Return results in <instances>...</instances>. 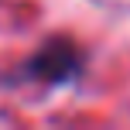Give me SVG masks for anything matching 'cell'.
<instances>
[{
    "instance_id": "obj_1",
    "label": "cell",
    "mask_w": 130,
    "mask_h": 130,
    "mask_svg": "<svg viewBox=\"0 0 130 130\" xmlns=\"http://www.w3.org/2000/svg\"><path fill=\"white\" fill-rule=\"evenodd\" d=\"M79 69H82V58H79L75 45H72V41H62V38L48 41L31 58V65H27V72H31L34 79H45V82H65V79H72Z\"/></svg>"
}]
</instances>
